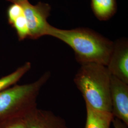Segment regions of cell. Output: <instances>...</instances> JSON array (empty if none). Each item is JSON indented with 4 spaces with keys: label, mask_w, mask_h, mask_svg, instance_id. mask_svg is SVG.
Wrapping results in <instances>:
<instances>
[{
    "label": "cell",
    "mask_w": 128,
    "mask_h": 128,
    "mask_svg": "<svg viewBox=\"0 0 128 128\" xmlns=\"http://www.w3.org/2000/svg\"><path fill=\"white\" fill-rule=\"evenodd\" d=\"M48 35L70 46L81 65L96 63L107 66L114 46V42L87 28L66 30L51 25Z\"/></svg>",
    "instance_id": "1"
},
{
    "label": "cell",
    "mask_w": 128,
    "mask_h": 128,
    "mask_svg": "<svg viewBox=\"0 0 128 128\" xmlns=\"http://www.w3.org/2000/svg\"><path fill=\"white\" fill-rule=\"evenodd\" d=\"M111 76L106 66L102 64L81 65L74 82L82 94L86 105L96 110L112 112Z\"/></svg>",
    "instance_id": "2"
},
{
    "label": "cell",
    "mask_w": 128,
    "mask_h": 128,
    "mask_svg": "<svg viewBox=\"0 0 128 128\" xmlns=\"http://www.w3.org/2000/svg\"><path fill=\"white\" fill-rule=\"evenodd\" d=\"M50 76V72H46L33 82L15 85L0 92V124L12 118L24 117L37 107L40 92Z\"/></svg>",
    "instance_id": "3"
},
{
    "label": "cell",
    "mask_w": 128,
    "mask_h": 128,
    "mask_svg": "<svg viewBox=\"0 0 128 128\" xmlns=\"http://www.w3.org/2000/svg\"><path fill=\"white\" fill-rule=\"evenodd\" d=\"M22 5L28 28V38L35 40L48 35L51 26L47 22L50 12V5L40 2L34 5L28 1Z\"/></svg>",
    "instance_id": "4"
},
{
    "label": "cell",
    "mask_w": 128,
    "mask_h": 128,
    "mask_svg": "<svg viewBox=\"0 0 128 128\" xmlns=\"http://www.w3.org/2000/svg\"><path fill=\"white\" fill-rule=\"evenodd\" d=\"M110 95L114 118L128 125V84L112 76Z\"/></svg>",
    "instance_id": "5"
},
{
    "label": "cell",
    "mask_w": 128,
    "mask_h": 128,
    "mask_svg": "<svg viewBox=\"0 0 128 128\" xmlns=\"http://www.w3.org/2000/svg\"><path fill=\"white\" fill-rule=\"evenodd\" d=\"M110 74L128 84V42L122 38L114 42L106 66Z\"/></svg>",
    "instance_id": "6"
},
{
    "label": "cell",
    "mask_w": 128,
    "mask_h": 128,
    "mask_svg": "<svg viewBox=\"0 0 128 128\" xmlns=\"http://www.w3.org/2000/svg\"><path fill=\"white\" fill-rule=\"evenodd\" d=\"M24 118L27 128H68L66 121L60 116L37 107L29 110Z\"/></svg>",
    "instance_id": "7"
},
{
    "label": "cell",
    "mask_w": 128,
    "mask_h": 128,
    "mask_svg": "<svg viewBox=\"0 0 128 128\" xmlns=\"http://www.w3.org/2000/svg\"><path fill=\"white\" fill-rule=\"evenodd\" d=\"M86 119L84 128H110L114 119L112 112L96 110L86 105Z\"/></svg>",
    "instance_id": "8"
},
{
    "label": "cell",
    "mask_w": 128,
    "mask_h": 128,
    "mask_svg": "<svg viewBox=\"0 0 128 128\" xmlns=\"http://www.w3.org/2000/svg\"><path fill=\"white\" fill-rule=\"evenodd\" d=\"M92 9L100 20H107L112 18L117 10L116 0H91Z\"/></svg>",
    "instance_id": "9"
},
{
    "label": "cell",
    "mask_w": 128,
    "mask_h": 128,
    "mask_svg": "<svg viewBox=\"0 0 128 128\" xmlns=\"http://www.w3.org/2000/svg\"><path fill=\"white\" fill-rule=\"evenodd\" d=\"M31 66L30 62H26L12 73L0 78V92L16 84L30 69Z\"/></svg>",
    "instance_id": "10"
},
{
    "label": "cell",
    "mask_w": 128,
    "mask_h": 128,
    "mask_svg": "<svg viewBox=\"0 0 128 128\" xmlns=\"http://www.w3.org/2000/svg\"><path fill=\"white\" fill-rule=\"evenodd\" d=\"M11 25L16 30L20 40L29 38V31L24 14L16 18Z\"/></svg>",
    "instance_id": "11"
},
{
    "label": "cell",
    "mask_w": 128,
    "mask_h": 128,
    "mask_svg": "<svg viewBox=\"0 0 128 128\" xmlns=\"http://www.w3.org/2000/svg\"><path fill=\"white\" fill-rule=\"evenodd\" d=\"M24 14L22 5L18 4H12L8 9L7 17L10 24L13 23L16 18Z\"/></svg>",
    "instance_id": "12"
},
{
    "label": "cell",
    "mask_w": 128,
    "mask_h": 128,
    "mask_svg": "<svg viewBox=\"0 0 128 128\" xmlns=\"http://www.w3.org/2000/svg\"><path fill=\"white\" fill-rule=\"evenodd\" d=\"M0 128H27V127L24 117H18L2 122Z\"/></svg>",
    "instance_id": "13"
},
{
    "label": "cell",
    "mask_w": 128,
    "mask_h": 128,
    "mask_svg": "<svg viewBox=\"0 0 128 128\" xmlns=\"http://www.w3.org/2000/svg\"><path fill=\"white\" fill-rule=\"evenodd\" d=\"M112 123L113 124V128H128V125L120 120L115 118H114Z\"/></svg>",
    "instance_id": "14"
},
{
    "label": "cell",
    "mask_w": 128,
    "mask_h": 128,
    "mask_svg": "<svg viewBox=\"0 0 128 128\" xmlns=\"http://www.w3.org/2000/svg\"><path fill=\"white\" fill-rule=\"evenodd\" d=\"M11 2L12 4H22L28 1V0H7Z\"/></svg>",
    "instance_id": "15"
}]
</instances>
